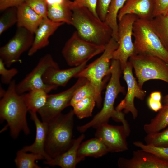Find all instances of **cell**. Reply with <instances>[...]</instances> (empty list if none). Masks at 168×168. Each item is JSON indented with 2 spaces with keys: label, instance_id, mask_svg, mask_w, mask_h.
<instances>
[{
  "label": "cell",
  "instance_id": "obj_21",
  "mask_svg": "<svg viewBox=\"0 0 168 168\" xmlns=\"http://www.w3.org/2000/svg\"><path fill=\"white\" fill-rule=\"evenodd\" d=\"M16 7L17 27L24 28L34 34L43 18L24 2Z\"/></svg>",
  "mask_w": 168,
  "mask_h": 168
},
{
  "label": "cell",
  "instance_id": "obj_41",
  "mask_svg": "<svg viewBox=\"0 0 168 168\" xmlns=\"http://www.w3.org/2000/svg\"><path fill=\"white\" fill-rule=\"evenodd\" d=\"M6 92L2 86H0V97L1 98H2L5 95Z\"/></svg>",
  "mask_w": 168,
  "mask_h": 168
},
{
  "label": "cell",
  "instance_id": "obj_25",
  "mask_svg": "<svg viewBox=\"0 0 168 168\" xmlns=\"http://www.w3.org/2000/svg\"><path fill=\"white\" fill-rule=\"evenodd\" d=\"M126 0H111L108 7L105 22L112 31V38L118 42V16Z\"/></svg>",
  "mask_w": 168,
  "mask_h": 168
},
{
  "label": "cell",
  "instance_id": "obj_20",
  "mask_svg": "<svg viewBox=\"0 0 168 168\" xmlns=\"http://www.w3.org/2000/svg\"><path fill=\"white\" fill-rule=\"evenodd\" d=\"M153 0H126L119 13L118 21L124 16L134 14L139 18L150 20L152 18Z\"/></svg>",
  "mask_w": 168,
  "mask_h": 168
},
{
  "label": "cell",
  "instance_id": "obj_6",
  "mask_svg": "<svg viewBox=\"0 0 168 168\" xmlns=\"http://www.w3.org/2000/svg\"><path fill=\"white\" fill-rule=\"evenodd\" d=\"M133 36L136 54H151L168 64V51L155 31L150 20L138 18L133 24Z\"/></svg>",
  "mask_w": 168,
  "mask_h": 168
},
{
  "label": "cell",
  "instance_id": "obj_7",
  "mask_svg": "<svg viewBox=\"0 0 168 168\" xmlns=\"http://www.w3.org/2000/svg\"><path fill=\"white\" fill-rule=\"evenodd\" d=\"M138 84L142 88L150 80H159L168 83V64L159 58L147 54H138L129 58Z\"/></svg>",
  "mask_w": 168,
  "mask_h": 168
},
{
  "label": "cell",
  "instance_id": "obj_23",
  "mask_svg": "<svg viewBox=\"0 0 168 168\" xmlns=\"http://www.w3.org/2000/svg\"><path fill=\"white\" fill-rule=\"evenodd\" d=\"M71 2L64 0L47 5L48 17L54 22L72 25V11Z\"/></svg>",
  "mask_w": 168,
  "mask_h": 168
},
{
  "label": "cell",
  "instance_id": "obj_30",
  "mask_svg": "<svg viewBox=\"0 0 168 168\" xmlns=\"http://www.w3.org/2000/svg\"><path fill=\"white\" fill-rule=\"evenodd\" d=\"M0 17V35L17 23V8L16 7H9L3 11Z\"/></svg>",
  "mask_w": 168,
  "mask_h": 168
},
{
  "label": "cell",
  "instance_id": "obj_11",
  "mask_svg": "<svg viewBox=\"0 0 168 168\" xmlns=\"http://www.w3.org/2000/svg\"><path fill=\"white\" fill-rule=\"evenodd\" d=\"M34 34L26 29L17 27L14 36L0 48V58L7 68L19 61L21 54L32 45Z\"/></svg>",
  "mask_w": 168,
  "mask_h": 168
},
{
  "label": "cell",
  "instance_id": "obj_43",
  "mask_svg": "<svg viewBox=\"0 0 168 168\" xmlns=\"http://www.w3.org/2000/svg\"></svg>",
  "mask_w": 168,
  "mask_h": 168
},
{
  "label": "cell",
  "instance_id": "obj_24",
  "mask_svg": "<svg viewBox=\"0 0 168 168\" xmlns=\"http://www.w3.org/2000/svg\"><path fill=\"white\" fill-rule=\"evenodd\" d=\"M23 94L29 112H37L45 105L49 96L47 92L41 89L32 90Z\"/></svg>",
  "mask_w": 168,
  "mask_h": 168
},
{
  "label": "cell",
  "instance_id": "obj_38",
  "mask_svg": "<svg viewBox=\"0 0 168 168\" xmlns=\"http://www.w3.org/2000/svg\"><path fill=\"white\" fill-rule=\"evenodd\" d=\"M111 0H97V12L99 18L105 21L108 9Z\"/></svg>",
  "mask_w": 168,
  "mask_h": 168
},
{
  "label": "cell",
  "instance_id": "obj_42",
  "mask_svg": "<svg viewBox=\"0 0 168 168\" xmlns=\"http://www.w3.org/2000/svg\"><path fill=\"white\" fill-rule=\"evenodd\" d=\"M163 102L164 104L168 103V94L164 97Z\"/></svg>",
  "mask_w": 168,
  "mask_h": 168
},
{
  "label": "cell",
  "instance_id": "obj_31",
  "mask_svg": "<svg viewBox=\"0 0 168 168\" xmlns=\"http://www.w3.org/2000/svg\"><path fill=\"white\" fill-rule=\"evenodd\" d=\"M91 97L94 98L96 100V94L95 89L88 81L75 92L71 100L69 106L72 107L81 100Z\"/></svg>",
  "mask_w": 168,
  "mask_h": 168
},
{
  "label": "cell",
  "instance_id": "obj_2",
  "mask_svg": "<svg viewBox=\"0 0 168 168\" xmlns=\"http://www.w3.org/2000/svg\"><path fill=\"white\" fill-rule=\"evenodd\" d=\"M16 85L15 80H13L0 101V118L6 121L11 135L15 139L21 131L26 135L30 133L26 119L28 108L23 94L17 92Z\"/></svg>",
  "mask_w": 168,
  "mask_h": 168
},
{
  "label": "cell",
  "instance_id": "obj_13",
  "mask_svg": "<svg viewBox=\"0 0 168 168\" xmlns=\"http://www.w3.org/2000/svg\"><path fill=\"white\" fill-rule=\"evenodd\" d=\"M133 67L129 61L122 71L123 78L127 86V91L124 98L122 100L115 108L119 111H122L127 114L130 112L134 119L137 117L138 111L134 104V100L136 98L143 100L146 95V92L141 88L134 77L133 72Z\"/></svg>",
  "mask_w": 168,
  "mask_h": 168
},
{
  "label": "cell",
  "instance_id": "obj_40",
  "mask_svg": "<svg viewBox=\"0 0 168 168\" xmlns=\"http://www.w3.org/2000/svg\"><path fill=\"white\" fill-rule=\"evenodd\" d=\"M147 104L150 109L156 112L159 111L163 106L161 101L153 99L150 96L147 99Z\"/></svg>",
  "mask_w": 168,
  "mask_h": 168
},
{
  "label": "cell",
  "instance_id": "obj_27",
  "mask_svg": "<svg viewBox=\"0 0 168 168\" xmlns=\"http://www.w3.org/2000/svg\"><path fill=\"white\" fill-rule=\"evenodd\" d=\"M150 20L155 31L168 51V13L157 16Z\"/></svg>",
  "mask_w": 168,
  "mask_h": 168
},
{
  "label": "cell",
  "instance_id": "obj_14",
  "mask_svg": "<svg viewBox=\"0 0 168 168\" xmlns=\"http://www.w3.org/2000/svg\"><path fill=\"white\" fill-rule=\"evenodd\" d=\"M96 129L95 137L103 142L109 152H123L128 149L126 139L128 136L123 125L115 126L105 123Z\"/></svg>",
  "mask_w": 168,
  "mask_h": 168
},
{
  "label": "cell",
  "instance_id": "obj_28",
  "mask_svg": "<svg viewBox=\"0 0 168 168\" xmlns=\"http://www.w3.org/2000/svg\"><path fill=\"white\" fill-rule=\"evenodd\" d=\"M43 159L45 160L44 157L40 155L27 153L21 149L17 152L14 161L18 168H40L35 161Z\"/></svg>",
  "mask_w": 168,
  "mask_h": 168
},
{
  "label": "cell",
  "instance_id": "obj_18",
  "mask_svg": "<svg viewBox=\"0 0 168 168\" xmlns=\"http://www.w3.org/2000/svg\"><path fill=\"white\" fill-rule=\"evenodd\" d=\"M31 119L35 123L36 129L35 140L31 145L24 146L21 149L25 152H30L42 156L46 161L52 158L46 153L45 144L46 139L47 124L41 121L38 118L36 112H29Z\"/></svg>",
  "mask_w": 168,
  "mask_h": 168
},
{
  "label": "cell",
  "instance_id": "obj_3",
  "mask_svg": "<svg viewBox=\"0 0 168 168\" xmlns=\"http://www.w3.org/2000/svg\"><path fill=\"white\" fill-rule=\"evenodd\" d=\"M72 11V25L78 35L94 44L106 46L112 37V31L105 22L85 7L74 8Z\"/></svg>",
  "mask_w": 168,
  "mask_h": 168
},
{
  "label": "cell",
  "instance_id": "obj_5",
  "mask_svg": "<svg viewBox=\"0 0 168 168\" xmlns=\"http://www.w3.org/2000/svg\"><path fill=\"white\" fill-rule=\"evenodd\" d=\"M118 46V42L112 37L106 45L102 55L87 65L75 77L85 78L93 86L96 94V104L99 108L102 106L101 93L104 83L103 79L105 77L110 75V62Z\"/></svg>",
  "mask_w": 168,
  "mask_h": 168
},
{
  "label": "cell",
  "instance_id": "obj_19",
  "mask_svg": "<svg viewBox=\"0 0 168 168\" xmlns=\"http://www.w3.org/2000/svg\"><path fill=\"white\" fill-rule=\"evenodd\" d=\"M82 134L77 139H74L70 147L66 151L49 161H44V163L52 166H58L62 168H75L79 162L77 158L79 147L85 138Z\"/></svg>",
  "mask_w": 168,
  "mask_h": 168
},
{
  "label": "cell",
  "instance_id": "obj_9",
  "mask_svg": "<svg viewBox=\"0 0 168 168\" xmlns=\"http://www.w3.org/2000/svg\"><path fill=\"white\" fill-rule=\"evenodd\" d=\"M50 68H59L58 64L54 60L52 55L47 54L42 57L32 70L16 84L17 92L22 94L32 90L41 89L48 93L57 89V87L46 84L43 79L44 73Z\"/></svg>",
  "mask_w": 168,
  "mask_h": 168
},
{
  "label": "cell",
  "instance_id": "obj_34",
  "mask_svg": "<svg viewBox=\"0 0 168 168\" xmlns=\"http://www.w3.org/2000/svg\"><path fill=\"white\" fill-rule=\"evenodd\" d=\"M24 2L42 17H47L48 6L46 0H24Z\"/></svg>",
  "mask_w": 168,
  "mask_h": 168
},
{
  "label": "cell",
  "instance_id": "obj_8",
  "mask_svg": "<svg viewBox=\"0 0 168 168\" xmlns=\"http://www.w3.org/2000/svg\"><path fill=\"white\" fill-rule=\"evenodd\" d=\"M106 46L96 45L82 39L76 31L67 41L62 54L68 65L78 66L104 51Z\"/></svg>",
  "mask_w": 168,
  "mask_h": 168
},
{
  "label": "cell",
  "instance_id": "obj_37",
  "mask_svg": "<svg viewBox=\"0 0 168 168\" xmlns=\"http://www.w3.org/2000/svg\"><path fill=\"white\" fill-rule=\"evenodd\" d=\"M153 10L152 18L166 14L168 12V0H153Z\"/></svg>",
  "mask_w": 168,
  "mask_h": 168
},
{
  "label": "cell",
  "instance_id": "obj_32",
  "mask_svg": "<svg viewBox=\"0 0 168 168\" xmlns=\"http://www.w3.org/2000/svg\"><path fill=\"white\" fill-rule=\"evenodd\" d=\"M134 145L163 160L168 161V147H158L152 144H144L140 141L133 143Z\"/></svg>",
  "mask_w": 168,
  "mask_h": 168
},
{
  "label": "cell",
  "instance_id": "obj_33",
  "mask_svg": "<svg viewBox=\"0 0 168 168\" xmlns=\"http://www.w3.org/2000/svg\"><path fill=\"white\" fill-rule=\"evenodd\" d=\"M144 140L146 144L168 147V128L161 132L147 134Z\"/></svg>",
  "mask_w": 168,
  "mask_h": 168
},
{
  "label": "cell",
  "instance_id": "obj_4",
  "mask_svg": "<svg viewBox=\"0 0 168 168\" xmlns=\"http://www.w3.org/2000/svg\"><path fill=\"white\" fill-rule=\"evenodd\" d=\"M72 109L67 113L61 114L47 124L45 150L47 154L54 158L67 150L71 146L74 125Z\"/></svg>",
  "mask_w": 168,
  "mask_h": 168
},
{
  "label": "cell",
  "instance_id": "obj_15",
  "mask_svg": "<svg viewBox=\"0 0 168 168\" xmlns=\"http://www.w3.org/2000/svg\"><path fill=\"white\" fill-rule=\"evenodd\" d=\"M117 163L120 168H168V161L141 149L133 151L131 158L119 157Z\"/></svg>",
  "mask_w": 168,
  "mask_h": 168
},
{
  "label": "cell",
  "instance_id": "obj_10",
  "mask_svg": "<svg viewBox=\"0 0 168 168\" xmlns=\"http://www.w3.org/2000/svg\"><path fill=\"white\" fill-rule=\"evenodd\" d=\"M138 18L135 15L128 14L118 21L119 46L113 54L112 59L119 61L122 71L126 67L128 59L136 54L132 37L133 24Z\"/></svg>",
  "mask_w": 168,
  "mask_h": 168
},
{
  "label": "cell",
  "instance_id": "obj_39",
  "mask_svg": "<svg viewBox=\"0 0 168 168\" xmlns=\"http://www.w3.org/2000/svg\"><path fill=\"white\" fill-rule=\"evenodd\" d=\"M24 0H0V10L3 11L11 7H16L24 2Z\"/></svg>",
  "mask_w": 168,
  "mask_h": 168
},
{
  "label": "cell",
  "instance_id": "obj_12",
  "mask_svg": "<svg viewBox=\"0 0 168 168\" xmlns=\"http://www.w3.org/2000/svg\"><path fill=\"white\" fill-rule=\"evenodd\" d=\"M76 83L68 89L58 93L49 95L45 105L37 112L42 121L48 123L58 116L69 106L75 92L88 81L83 77L78 78Z\"/></svg>",
  "mask_w": 168,
  "mask_h": 168
},
{
  "label": "cell",
  "instance_id": "obj_36",
  "mask_svg": "<svg viewBox=\"0 0 168 168\" xmlns=\"http://www.w3.org/2000/svg\"><path fill=\"white\" fill-rule=\"evenodd\" d=\"M97 0H74L71 2V9L85 7L88 9L96 17L99 18L97 12Z\"/></svg>",
  "mask_w": 168,
  "mask_h": 168
},
{
  "label": "cell",
  "instance_id": "obj_35",
  "mask_svg": "<svg viewBox=\"0 0 168 168\" xmlns=\"http://www.w3.org/2000/svg\"><path fill=\"white\" fill-rule=\"evenodd\" d=\"M2 60L0 58V75L1 82L5 84H9L13 77L17 75L18 70L15 68L10 69L6 68Z\"/></svg>",
  "mask_w": 168,
  "mask_h": 168
},
{
  "label": "cell",
  "instance_id": "obj_17",
  "mask_svg": "<svg viewBox=\"0 0 168 168\" xmlns=\"http://www.w3.org/2000/svg\"><path fill=\"white\" fill-rule=\"evenodd\" d=\"M86 62L77 66L66 69L50 68L44 73L43 79L46 84L54 85L58 87H64L72 77L76 76L86 66Z\"/></svg>",
  "mask_w": 168,
  "mask_h": 168
},
{
  "label": "cell",
  "instance_id": "obj_26",
  "mask_svg": "<svg viewBox=\"0 0 168 168\" xmlns=\"http://www.w3.org/2000/svg\"><path fill=\"white\" fill-rule=\"evenodd\" d=\"M168 126V103L164 104L156 116L144 125L143 129L148 134L160 132Z\"/></svg>",
  "mask_w": 168,
  "mask_h": 168
},
{
  "label": "cell",
  "instance_id": "obj_1",
  "mask_svg": "<svg viewBox=\"0 0 168 168\" xmlns=\"http://www.w3.org/2000/svg\"><path fill=\"white\" fill-rule=\"evenodd\" d=\"M122 72L119 61L112 59L110 66L111 77L106 86L102 108L90 121L77 127L79 132H84L91 128H96L100 124L108 123L111 118L116 122H121L125 127L128 125L124 113L116 110L114 108L115 100L118 94L125 92V88L121 85L120 82Z\"/></svg>",
  "mask_w": 168,
  "mask_h": 168
},
{
  "label": "cell",
  "instance_id": "obj_29",
  "mask_svg": "<svg viewBox=\"0 0 168 168\" xmlns=\"http://www.w3.org/2000/svg\"><path fill=\"white\" fill-rule=\"evenodd\" d=\"M96 105L93 97H88L78 102L72 107L74 114L79 119L92 116L93 109Z\"/></svg>",
  "mask_w": 168,
  "mask_h": 168
},
{
  "label": "cell",
  "instance_id": "obj_16",
  "mask_svg": "<svg viewBox=\"0 0 168 168\" xmlns=\"http://www.w3.org/2000/svg\"><path fill=\"white\" fill-rule=\"evenodd\" d=\"M63 24L53 21L48 17L43 18L34 33V41L28 55L32 56L38 50L48 46L49 37Z\"/></svg>",
  "mask_w": 168,
  "mask_h": 168
},
{
  "label": "cell",
  "instance_id": "obj_22",
  "mask_svg": "<svg viewBox=\"0 0 168 168\" xmlns=\"http://www.w3.org/2000/svg\"><path fill=\"white\" fill-rule=\"evenodd\" d=\"M109 152L108 148L103 142L95 137L81 143L77 151V158L80 162L86 157L99 158Z\"/></svg>",
  "mask_w": 168,
  "mask_h": 168
}]
</instances>
